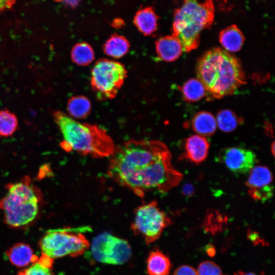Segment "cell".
<instances>
[{
	"mask_svg": "<svg viewBox=\"0 0 275 275\" xmlns=\"http://www.w3.org/2000/svg\"><path fill=\"white\" fill-rule=\"evenodd\" d=\"M191 126L198 135L205 137L212 135L215 132L217 124L216 119L212 114L200 112L194 116Z\"/></svg>",
	"mask_w": 275,
	"mask_h": 275,
	"instance_id": "2e32d148",
	"label": "cell"
},
{
	"mask_svg": "<svg viewBox=\"0 0 275 275\" xmlns=\"http://www.w3.org/2000/svg\"><path fill=\"white\" fill-rule=\"evenodd\" d=\"M214 15L212 0L199 2L198 0H184L174 13L173 36L181 42L184 51L196 49L199 44L200 33L209 27Z\"/></svg>",
	"mask_w": 275,
	"mask_h": 275,
	"instance_id": "5b68a950",
	"label": "cell"
},
{
	"mask_svg": "<svg viewBox=\"0 0 275 275\" xmlns=\"http://www.w3.org/2000/svg\"><path fill=\"white\" fill-rule=\"evenodd\" d=\"M273 176L269 169L264 166H255L249 172L245 185L251 198L265 202L273 195Z\"/></svg>",
	"mask_w": 275,
	"mask_h": 275,
	"instance_id": "8fae6325",
	"label": "cell"
},
{
	"mask_svg": "<svg viewBox=\"0 0 275 275\" xmlns=\"http://www.w3.org/2000/svg\"><path fill=\"white\" fill-rule=\"evenodd\" d=\"M72 61L76 64L85 66L91 64L95 58V53L92 46L86 42L76 44L71 52Z\"/></svg>",
	"mask_w": 275,
	"mask_h": 275,
	"instance_id": "44dd1931",
	"label": "cell"
},
{
	"mask_svg": "<svg viewBox=\"0 0 275 275\" xmlns=\"http://www.w3.org/2000/svg\"><path fill=\"white\" fill-rule=\"evenodd\" d=\"M197 272L198 275H223L218 265L211 261L201 262Z\"/></svg>",
	"mask_w": 275,
	"mask_h": 275,
	"instance_id": "484cf974",
	"label": "cell"
},
{
	"mask_svg": "<svg viewBox=\"0 0 275 275\" xmlns=\"http://www.w3.org/2000/svg\"><path fill=\"white\" fill-rule=\"evenodd\" d=\"M217 160L233 173L245 174L255 166L258 160L251 150L240 147H227L221 149Z\"/></svg>",
	"mask_w": 275,
	"mask_h": 275,
	"instance_id": "30bf717a",
	"label": "cell"
},
{
	"mask_svg": "<svg viewBox=\"0 0 275 275\" xmlns=\"http://www.w3.org/2000/svg\"><path fill=\"white\" fill-rule=\"evenodd\" d=\"M224 275V274H223Z\"/></svg>",
	"mask_w": 275,
	"mask_h": 275,
	"instance_id": "d6a6232c",
	"label": "cell"
},
{
	"mask_svg": "<svg viewBox=\"0 0 275 275\" xmlns=\"http://www.w3.org/2000/svg\"><path fill=\"white\" fill-rule=\"evenodd\" d=\"M111 156L108 176L141 198L150 191L167 193L183 178L172 164L169 149L159 141L129 140L116 147Z\"/></svg>",
	"mask_w": 275,
	"mask_h": 275,
	"instance_id": "6da1fadb",
	"label": "cell"
},
{
	"mask_svg": "<svg viewBox=\"0 0 275 275\" xmlns=\"http://www.w3.org/2000/svg\"><path fill=\"white\" fill-rule=\"evenodd\" d=\"M244 37L240 30L235 25H232L221 31L219 41L228 52L239 51L243 44Z\"/></svg>",
	"mask_w": 275,
	"mask_h": 275,
	"instance_id": "e0dca14e",
	"label": "cell"
},
{
	"mask_svg": "<svg viewBox=\"0 0 275 275\" xmlns=\"http://www.w3.org/2000/svg\"><path fill=\"white\" fill-rule=\"evenodd\" d=\"M92 108L90 100L86 96L78 95L70 98L67 102V109L70 117L83 119L88 117Z\"/></svg>",
	"mask_w": 275,
	"mask_h": 275,
	"instance_id": "ffe728a7",
	"label": "cell"
},
{
	"mask_svg": "<svg viewBox=\"0 0 275 275\" xmlns=\"http://www.w3.org/2000/svg\"><path fill=\"white\" fill-rule=\"evenodd\" d=\"M6 255L12 264L19 267L26 266L39 259L30 246L24 243H17L9 248Z\"/></svg>",
	"mask_w": 275,
	"mask_h": 275,
	"instance_id": "5bb4252c",
	"label": "cell"
},
{
	"mask_svg": "<svg viewBox=\"0 0 275 275\" xmlns=\"http://www.w3.org/2000/svg\"><path fill=\"white\" fill-rule=\"evenodd\" d=\"M215 119L218 128L225 132L234 131L239 124L242 123V120L229 109H224L219 112Z\"/></svg>",
	"mask_w": 275,
	"mask_h": 275,
	"instance_id": "cb8c5ba5",
	"label": "cell"
},
{
	"mask_svg": "<svg viewBox=\"0 0 275 275\" xmlns=\"http://www.w3.org/2000/svg\"><path fill=\"white\" fill-rule=\"evenodd\" d=\"M234 275H256L253 272H246L242 271H238L234 273Z\"/></svg>",
	"mask_w": 275,
	"mask_h": 275,
	"instance_id": "4dcf8cb0",
	"label": "cell"
},
{
	"mask_svg": "<svg viewBox=\"0 0 275 275\" xmlns=\"http://www.w3.org/2000/svg\"><path fill=\"white\" fill-rule=\"evenodd\" d=\"M146 264L149 275H169L172 268L169 257L158 249L150 252Z\"/></svg>",
	"mask_w": 275,
	"mask_h": 275,
	"instance_id": "9a60e30c",
	"label": "cell"
},
{
	"mask_svg": "<svg viewBox=\"0 0 275 275\" xmlns=\"http://www.w3.org/2000/svg\"><path fill=\"white\" fill-rule=\"evenodd\" d=\"M210 144L206 139L196 134L187 138L184 144L181 159L198 164L204 161L208 155Z\"/></svg>",
	"mask_w": 275,
	"mask_h": 275,
	"instance_id": "7c38bea8",
	"label": "cell"
},
{
	"mask_svg": "<svg viewBox=\"0 0 275 275\" xmlns=\"http://www.w3.org/2000/svg\"><path fill=\"white\" fill-rule=\"evenodd\" d=\"M53 117L63 136L61 146L66 151H75L95 158L113 154L114 142L102 128L78 122L60 111L54 112Z\"/></svg>",
	"mask_w": 275,
	"mask_h": 275,
	"instance_id": "3957f363",
	"label": "cell"
},
{
	"mask_svg": "<svg viewBox=\"0 0 275 275\" xmlns=\"http://www.w3.org/2000/svg\"><path fill=\"white\" fill-rule=\"evenodd\" d=\"M60 2H63L67 5L70 6H75L77 5L80 0H56Z\"/></svg>",
	"mask_w": 275,
	"mask_h": 275,
	"instance_id": "f546056e",
	"label": "cell"
},
{
	"mask_svg": "<svg viewBox=\"0 0 275 275\" xmlns=\"http://www.w3.org/2000/svg\"><path fill=\"white\" fill-rule=\"evenodd\" d=\"M17 127V118L13 113L6 109L0 111V136L11 135Z\"/></svg>",
	"mask_w": 275,
	"mask_h": 275,
	"instance_id": "d4e9b609",
	"label": "cell"
},
{
	"mask_svg": "<svg viewBox=\"0 0 275 275\" xmlns=\"http://www.w3.org/2000/svg\"><path fill=\"white\" fill-rule=\"evenodd\" d=\"M91 252L97 261L113 265L122 264L131 256L128 241L108 233L100 234L93 240Z\"/></svg>",
	"mask_w": 275,
	"mask_h": 275,
	"instance_id": "9c48e42d",
	"label": "cell"
},
{
	"mask_svg": "<svg viewBox=\"0 0 275 275\" xmlns=\"http://www.w3.org/2000/svg\"><path fill=\"white\" fill-rule=\"evenodd\" d=\"M155 49L158 57L166 62L175 61L183 50L180 41L173 35L159 38L155 43Z\"/></svg>",
	"mask_w": 275,
	"mask_h": 275,
	"instance_id": "4fadbf2b",
	"label": "cell"
},
{
	"mask_svg": "<svg viewBox=\"0 0 275 275\" xmlns=\"http://www.w3.org/2000/svg\"><path fill=\"white\" fill-rule=\"evenodd\" d=\"M195 188L190 183H186L183 185L181 189L182 194L186 197H190L194 194Z\"/></svg>",
	"mask_w": 275,
	"mask_h": 275,
	"instance_id": "83f0119b",
	"label": "cell"
},
{
	"mask_svg": "<svg viewBox=\"0 0 275 275\" xmlns=\"http://www.w3.org/2000/svg\"><path fill=\"white\" fill-rule=\"evenodd\" d=\"M157 16L151 8H145L137 12L134 23L138 30L144 35H150L157 30Z\"/></svg>",
	"mask_w": 275,
	"mask_h": 275,
	"instance_id": "ac0fdd59",
	"label": "cell"
},
{
	"mask_svg": "<svg viewBox=\"0 0 275 275\" xmlns=\"http://www.w3.org/2000/svg\"><path fill=\"white\" fill-rule=\"evenodd\" d=\"M127 77V70L121 63L102 59L94 65L91 75V85L97 99L114 98Z\"/></svg>",
	"mask_w": 275,
	"mask_h": 275,
	"instance_id": "52a82bcc",
	"label": "cell"
},
{
	"mask_svg": "<svg viewBox=\"0 0 275 275\" xmlns=\"http://www.w3.org/2000/svg\"><path fill=\"white\" fill-rule=\"evenodd\" d=\"M105 54L115 59H119L125 55L130 48L127 39L124 36L115 34L112 35L103 45Z\"/></svg>",
	"mask_w": 275,
	"mask_h": 275,
	"instance_id": "d6986e66",
	"label": "cell"
},
{
	"mask_svg": "<svg viewBox=\"0 0 275 275\" xmlns=\"http://www.w3.org/2000/svg\"><path fill=\"white\" fill-rule=\"evenodd\" d=\"M181 92L186 101L195 102L202 99L205 95L206 90L199 79L191 78L182 86Z\"/></svg>",
	"mask_w": 275,
	"mask_h": 275,
	"instance_id": "7402d4cb",
	"label": "cell"
},
{
	"mask_svg": "<svg viewBox=\"0 0 275 275\" xmlns=\"http://www.w3.org/2000/svg\"><path fill=\"white\" fill-rule=\"evenodd\" d=\"M173 275H198L197 270L193 267L183 265L177 268Z\"/></svg>",
	"mask_w": 275,
	"mask_h": 275,
	"instance_id": "4316f807",
	"label": "cell"
},
{
	"mask_svg": "<svg viewBox=\"0 0 275 275\" xmlns=\"http://www.w3.org/2000/svg\"><path fill=\"white\" fill-rule=\"evenodd\" d=\"M271 153L273 156H274V142L273 141L271 144Z\"/></svg>",
	"mask_w": 275,
	"mask_h": 275,
	"instance_id": "1f68e13d",
	"label": "cell"
},
{
	"mask_svg": "<svg viewBox=\"0 0 275 275\" xmlns=\"http://www.w3.org/2000/svg\"><path fill=\"white\" fill-rule=\"evenodd\" d=\"M89 227L66 228L48 231L41 238L39 245L42 254L54 259L66 256L77 257L89 248L90 244L81 232Z\"/></svg>",
	"mask_w": 275,
	"mask_h": 275,
	"instance_id": "8992f818",
	"label": "cell"
},
{
	"mask_svg": "<svg viewBox=\"0 0 275 275\" xmlns=\"http://www.w3.org/2000/svg\"><path fill=\"white\" fill-rule=\"evenodd\" d=\"M199 79L212 97L221 98L232 94L245 83V77L238 59L219 48L207 51L197 66Z\"/></svg>",
	"mask_w": 275,
	"mask_h": 275,
	"instance_id": "7a4b0ae2",
	"label": "cell"
},
{
	"mask_svg": "<svg viewBox=\"0 0 275 275\" xmlns=\"http://www.w3.org/2000/svg\"><path fill=\"white\" fill-rule=\"evenodd\" d=\"M15 0H0V12L9 8Z\"/></svg>",
	"mask_w": 275,
	"mask_h": 275,
	"instance_id": "f1b7e54d",
	"label": "cell"
},
{
	"mask_svg": "<svg viewBox=\"0 0 275 275\" xmlns=\"http://www.w3.org/2000/svg\"><path fill=\"white\" fill-rule=\"evenodd\" d=\"M6 195L0 201L5 223L18 228L28 225L36 217L41 199L40 190L29 177L6 185Z\"/></svg>",
	"mask_w": 275,
	"mask_h": 275,
	"instance_id": "277c9868",
	"label": "cell"
},
{
	"mask_svg": "<svg viewBox=\"0 0 275 275\" xmlns=\"http://www.w3.org/2000/svg\"><path fill=\"white\" fill-rule=\"evenodd\" d=\"M53 259L42 254L30 266L19 271L17 275H53Z\"/></svg>",
	"mask_w": 275,
	"mask_h": 275,
	"instance_id": "603a6c76",
	"label": "cell"
},
{
	"mask_svg": "<svg viewBox=\"0 0 275 275\" xmlns=\"http://www.w3.org/2000/svg\"><path fill=\"white\" fill-rule=\"evenodd\" d=\"M171 223L170 218L157 202L152 201L137 207L130 227L134 234L140 235L150 244L160 237Z\"/></svg>",
	"mask_w": 275,
	"mask_h": 275,
	"instance_id": "ba28073f",
	"label": "cell"
}]
</instances>
